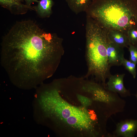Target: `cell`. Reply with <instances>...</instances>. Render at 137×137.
<instances>
[{"label": "cell", "mask_w": 137, "mask_h": 137, "mask_svg": "<svg viewBox=\"0 0 137 137\" xmlns=\"http://www.w3.org/2000/svg\"><path fill=\"white\" fill-rule=\"evenodd\" d=\"M63 42L32 20L17 21L2 38L1 65L14 83L35 85L55 73L64 53Z\"/></svg>", "instance_id": "obj_1"}, {"label": "cell", "mask_w": 137, "mask_h": 137, "mask_svg": "<svg viewBox=\"0 0 137 137\" xmlns=\"http://www.w3.org/2000/svg\"><path fill=\"white\" fill-rule=\"evenodd\" d=\"M48 100L56 118L59 134L64 137H97L100 124L91 108H85L62 92L58 85L47 91Z\"/></svg>", "instance_id": "obj_2"}, {"label": "cell", "mask_w": 137, "mask_h": 137, "mask_svg": "<svg viewBox=\"0 0 137 137\" xmlns=\"http://www.w3.org/2000/svg\"><path fill=\"white\" fill-rule=\"evenodd\" d=\"M85 12L107 30L137 27V0H93Z\"/></svg>", "instance_id": "obj_3"}, {"label": "cell", "mask_w": 137, "mask_h": 137, "mask_svg": "<svg viewBox=\"0 0 137 137\" xmlns=\"http://www.w3.org/2000/svg\"><path fill=\"white\" fill-rule=\"evenodd\" d=\"M85 30L88 72L85 77L92 76L106 87V80L111 74L107 55L108 30L87 16Z\"/></svg>", "instance_id": "obj_4"}, {"label": "cell", "mask_w": 137, "mask_h": 137, "mask_svg": "<svg viewBox=\"0 0 137 137\" xmlns=\"http://www.w3.org/2000/svg\"><path fill=\"white\" fill-rule=\"evenodd\" d=\"M125 74H110L108 78V81L106 83L107 88L110 91L119 94L122 97L131 96L129 90L126 88L124 83Z\"/></svg>", "instance_id": "obj_5"}, {"label": "cell", "mask_w": 137, "mask_h": 137, "mask_svg": "<svg viewBox=\"0 0 137 137\" xmlns=\"http://www.w3.org/2000/svg\"><path fill=\"white\" fill-rule=\"evenodd\" d=\"M137 132V119L122 121L116 125L114 137H133Z\"/></svg>", "instance_id": "obj_6"}, {"label": "cell", "mask_w": 137, "mask_h": 137, "mask_svg": "<svg viewBox=\"0 0 137 137\" xmlns=\"http://www.w3.org/2000/svg\"><path fill=\"white\" fill-rule=\"evenodd\" d=\"M124 53V48L109 40L107 48V55L108 63L110 67L122 65L125 58Z\"/></svg>", "instance_id": "obj_7"}, {"label": "cell", "mask_w": 137, "mask_h": 137, "mask_svg": "<svg viewBox=\"0 0 137 137\" xmlns=\"http://www.w3.org/2000/svg\"><path fill=\"white\" fill-rule=\"evenodd\" d=\"M109 41L123 48H128L130 44L127 35L121 31L114 29L108 30Z\"/></svg>", "instance_id": "obj_8"}, {"label": "cell", "mask_w": 137, "mask_h": 137, "mask_svg": "<svg viewBox=\"0 0 137 137\" xmlns=\"http://www.w3.org/2000/svg\"><path fill=\"white\" fill-rule=\"evenodd\" d=\"M37 3V6L33 7L34 10L42 18L49 17L52 13L53 0H41Z\"/></svg>", "instance_id": "obj_9"}, {"label": "cell", "mask_w": 137, "mask_h": 137, "mask_svg": "<svg viewBox=\"0 0 137 137\" xmlns=\"http://www.w3.org/2000/svg\"><path fill=\"white\" fill-rule=\"evenodd\" d=\"M70 9L76 14L85 12L93 0H65Z\"/></svg>", "instance_id": "obj_10"}, {"label": "cell", "mask_w": 137, "mask_h": 137, "mask_svg": "<svg viewBox=\"0 0 137 137\" xmlns=\"http://www.w3.org/2000/svg\"><path fill=\"white\" fill-rule=\"evenodd\" d=\"M0 5L3 7L11 9L13 7L18 8H25L34 10L33 7H29L26 5L15 2L13 0H0Z\"/></svg>", "instance_id": "obj_11"}, {"label": "cell", "mask_w": 137, "mask_h": 137, "mask_svg": "<svg viewBox=\"0 0 137 137\" xmlns=\"http://www.w3.org/2000/svg\"><path fill=\"white\" fill-rule=\"evenodd\" d=\"M136 64L131 60H128L125 58L123 60L122 63V65L132 75L134 79L135 78L137 75Z\"/></svg>", "instance_id": "obj_12"}, {"label": "cell", "mask_w": 137, "mask_h": 137, "mask_svg": "<svg viewBox=\"0 0 137 137\" xmlns=\"http://www.w3.org/2000/svg\"><path fill=\"white\" fill-rule=\"evenodd\" d=\"M127 35L130 44H137V27L130 29L128 31Z\"/></svg>", "instance_id": "obj_13"}, {"label": "cell", "mask_w": 137, "mask_h": 137, "mask_svg": "<svg viewBox=\"0 0 137 137\" xmlns=\"http://www.w3.org/2000/svg\"><path fill=\"white\" fill-rule=\"evenodd\" d=\"M128 48L130 53L129 60L137 64V44H130Z\"/></svg>", "instance_id": "obj_14"}, {"label": "cell", "mask_w": 137, "mask_h": 137, "mask_svg": "<svg viewBox=\"0 0 137 137\" xmlns=\"http://www.w3.org/2000/svg\"><path fill=\"white\" fill-rule=\"evenodd\" d=\"M25 2L26 5L27 6L31 7V5L33 2H36L38 3L39 2V1L37 0H23Z\"/></svg>", "instance_id": "obj_15"}, {"label": "cell", "mask_w": 137, "mask_h": 137, "mask_svg": "<svg viewBox=\"0 0 137 137\" xmlns=\"http://www.w3.org/2000/svg\"><path fill=\"white\" fill-rule=\"evenodd\" d=\"M14 1L17 3H21V2L23 1V0H13Z\"/></svg>", "instance_id": "obj_16"}, {"label": "cell", "mask_w": 137, "mask_h": 137, "mask_svg": "<svg viewBox=\"0 0 137 137\" xmlns=\"http://www.w3.org/2000/svg\"><path fill=\"white\" fill-rule=\"evenodd\" d=\"M135 96L137 100V92L136 93V94H135Z\"/></svg>", "instance_id": "obj_17"}]
</instances>
